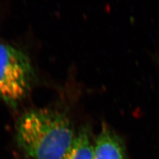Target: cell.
I'll list each match as a JSON object with an SVG mask.
<instances>
[{"label":"cell","mask_w":159,"mask_h":159,"mask_svg":"<svg viewBox=\"0 0 159 159\" xmlns=\"http://www.w3.org/2000/svg\"><path fill=\"white\" fill-rule=\"evenodd\" d=\"M75 136L69 118L53 109H32L17 123V143L31 159H64Z\"/></svg>","instance_id":"obj_1"},{"label":"cell","mask_w":159,"mask_h":159,"mask_svg":"<svg viewBox=\"0 0 159 159\" xmlns=\"http://www.w3.org/2000/svg\"><path fill=\"white\" fill-rule=\"evenodd\" d=\"M29 58L23 51L0 43V100L16 105L27 96L33 80Z\"/></svg>","instance_id":"obj_2"},{"label":"cell","mask_w":159,"mask_h":159,"mask_svg":"<svg viewBox=\"0 0 159 159\" xmlns=\"http://www.w3.org/2000/svg\"><path fill=\"white\" fill-rule=\"evenodd\" d=\"M93 159H126L122 139L107 124H103L93 145Z\"/></svg>","instance_id":"obj_3"},{"label":"cell","mask_w":159,"mask_h":159,"mask_svg":"<svg viewBox=\"0 0 159 159\" xmlns=\"http://www.w3.org/2000/svg\"><path fill=\"white\" fill-rule=\"evenodd\" d=\"M64 159H93V145L89 127H84L76 134Z\"/></svg>","instance_id":"obj_4"}]
</instances>
